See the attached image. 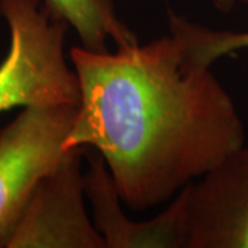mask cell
<instances>
[{
    "label": "cell",
    "instance_id": "obj_1",
    "mask_svg": "<svg viewBox=\"0 0 248 248\" xmlns=\"http://www.w3.org/2000/svg\"><path fill=\"white\" fill-rule=\"evenodd\" d=\"M167 17L169 33L151 42L69 50L80 97L65 151L98 153L134 213L170 203L246 143L239 109L192 21L171 9Z\"/></svg>",
    "mask_w": 248,
    "mask_h": 248
},
{
    "label": "cell",
    "instance_id": "obj_2",
    "mask_svg": "<svg viewBox=\"0 0 248 248\" xmlns=\"http://www.w3.org/2000/svg\"><path fill=\"white\" fill-rule=\"evenodd\" d=\"M9 50L0 63V113L29 107L78 105V75L66 54L71 28L43 0H0Z\"/></svg>",
    "mask_w": 248,
    "mask_h": 248
},
{
    "label": "cell",
    "instance_id": "obj_3",
    "mask_svg": "<svg viewBox=\"0 0 248 248\" xmlns=\"http://www.w3.org/2000/svg\"><path fill=\"white\" fill-rule=\"evenodd\" d=\"M78 105L19 109L0 128V248L7 247L35 186L66 153Z\"/></svg>",
    "mask_w": 248,
    "mask_h": 248
},
{
    "label": "cell",
    "instance_id": "obj_4",
    "mask_svg": "<svg viewBox=\"0 0 248 248\" xmlns=\"http://www.w3.org/2000/svg\"><path fill=\"white\" fill-rule=\"evenodd\" d=\"M84 157L71 149L39 181L6 248H105L87 210Z\"/></svg>",
    "mask_w": 248,
    "mask_h": 248
},
{
    "label": "cell",
    "instance_id": "obj_5",
    "mask_svg": "<svg viewBox=\"0 0 248 248\" xmlns=\"http://www.w3.org/2000/svg\"><path fill=\"white\" fill-rule=\"evenodd\" d=\"M184 192L182 248H248L247 142Z\"/></svg>",
    "mask_w": 248,
    "mask_h": 248
},
{
    "label": "cell",
    "instance_id": "obj_6",
    "mask_svg": "<svg viewBox=\"0 0 248 248\" xmlns=\"http://www.w3.org/2000/svg\"><path fill=\"white\" fill-rule=\"evenodd\" d=\"M89 167L84 171V186L91 218L105 241V248H182L185 192L181 190L167 207L148 221H133L122 208L104 159L87 153Z\"/></svg>",
    "mask_w": 248,
    "mask_h": 248
},
{
    "label": "cell",
    "instance_id": "obj_7",
    "mask_svg": "<svg viewBox=\"0 0 248 248\" xmlns=\"http://www.w3.org/2000/svg\"><path fill=\"white\" fill-rule=\"evenodd\" d=\"M43 4L76 32L80 46L91 51H107L109 42L116 47L138 42L119 17L113 0H43Z\"/></svg>",
    "mask_w": 248,
    "mask_h": 248
},
{
    "label": "cell",
    "instance_id": "obj_8",
    "mask_svg": "<svg viewBox=\"0 0 248 248\" xmlns=\"http://www.w3.org/2000/svg\"><path fill=\"white\" fill-rule=\"evenodd\" d=\"M204 42L210 55L218 61L240 50H248V32H231L205 28Z\"/></svg>",
    "mask_w": 248,
    "mask_h": 248
},
{
    "label": "cell",
    "instance_id": "obj_9",
    "mask_svg": "<svg viewBox=\"0 0 248 248\" xmlns=\"http://www.w3.org/2000/svg\"><path fill=\"white\" fill-rule=\"evenodd\" d=\"M215 9L221 13H231L237 7L248 9V0H213Z\"/></svg>",
    "mask_w": 248,
    "mask_h": 248
}]
</instances>
